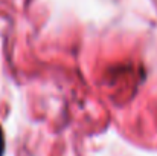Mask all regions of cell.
<instances>
[{"label": "cell", "mask_w": 157, "mask_h": 156, "mask_svg": "<svg viewBox=\"0 0 157 156\" xmlns=\"http://www.w3.org/2000/svg\"><path fill=\"white\" fill-rule=\"evenodd\" d=\"M3 150H5V139H3V132L0 129V156L3 155Z\"/></svg>", "instance_id": "cell-1"}]
</instances>
